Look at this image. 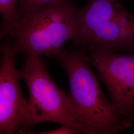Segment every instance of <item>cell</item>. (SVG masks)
Listing matches in <instances>:
<instances>
[{
    "mask_svg": "<svg viewBox=\"0 0 134 134\" xmlns=\"http://www.w3.org/2000/svg\"><path fill=\"white\" fill-rule=\"evenodd\" d=\"M77 8L70 0L45 5L18 18L5 38L10 39L17 55L55 56L72 39Z\"/></svg>",
    "mask_w": 134,
    "mask_h": 134,
    "instance_id": "2",
    "label": "cell"
},
{
    "mask_svg": "<svg viewBox=\"0 0 134 134\" xmlns=\"http://www.w3.org/2000/svg\"><path fill=\"white\" fill-rule=\"evenodd\" d=\"M72 41L88 52L134 53V15L120 0H88L77 8Z\"/></svg>",
    "mask_w": 134,
    "mask_h": 134,
    "instance_id": "3",
    "label": "cell"
},
{
    "mask_svg": "<svg viewBox=\"0 0 134 134\" xmlns=\"http://www.w3.org/2000/svg\"><path fill=\"white\" fill-rule=\"evenodd\" d=\"M80 132L76 127L68 125H61L57 129L40 133L41 134H72Z\"/></svg>",
    "mask_w": 134,
    "mask_h": 134,
    "instance_id": "9",
    "label": "cell"
},
{
    "mask_svg": "<svg viewBox=\"0 0 134 134\" xmlns=\"http://www.w3.org/2000/svg\"><path fill=\"white\" fill-rule=\"evenodd\" d=\"M0 13L2 16L1 37L4 39L17 19L18 0H0Z\"/></svg>",
    "mask_w": 134,
    "mask_h": 134,
    "instance_id": "7",
    "label": "cell"
},
{
    "mask_svg": "<svg viewBox=\"0 0 134 134\" xmlns=\"http://www.w3.org/2000/svg\"><path fill=\"white\" fill-rule=\"evenodd\" d=\"M57 1L58 0H19L17 19L33 10Z\"/></svg>",
    "mask_w": 134,
    "mask_h": 134,
    "instance_id": "8",
    "label": "cell"
},
{
    "mask_svg": "<svg viewBox=\"0 0 134 134\" xmlns=\"http://www.w3.org/2000/svg\"><path fill=\"white\" fill-rule=\"evenodd\" d=\"M55 57L67 73L68 95L82 133L115 134L125 130L111 101L101 91L86 51L63 49Z\"/></svg>",
    "mask_w": 134,
    "mask_h": 134,
    "instance_id": "1",
    "label": "cell"
},
{
    "mask_svg": "<svg viewBox=\"0 0 134 134\" xmlns=\"http://www.w3.org/2000/svg\"><path fill=\"white\" fill-rule=\"evenodd\" d=\"M4 39L1 45L0 134H29L28 129L33 124L19 86L21 76L15 65L17 54L10 39Z\"/></svg>",
    "mask_w": 134,
    "mask_h": 134,
    "instance_id": "6",
    "label": "cell"
},
{
    "mask_svg": "<svg viewBox=\"0 0 134 134\" xmlns=\"http://www.w3.org/2000/svg\"><path fill=\"white\" fill-rule=\"evenodd\" d=\"M19 70L29 90L27 101L32 124L53 122L76 127L82 133L68 95L48 74L45 65L36 56H24Z\"/></svg>",
    "mask_w": 134,
    "mask_h": 134,
    "instance_id": "4",
    "label": "cell"
},
{
    "mask_svg": "<svg viewBox=\"0 0 134 134\" xmlns=\"http://www.w3.org/2000/svg\"><path fill=\"white\" fill-rule=\"evenodd\" d=\"M87 58L109 91L125 129H129L134 121V53L91 51Z\"/></svg>",
    "mask_w": 134,
    "mask_h": 134,
    "instance_id": "5",
    "label": "cell"
}]
</instances>
